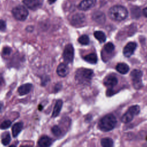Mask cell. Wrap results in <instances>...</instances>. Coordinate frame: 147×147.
<instances>
[{
    "label": "cell",
    "mask_w": 147,
    "mask_h": 147,
    "mask_svg": "<svg viewBox=\"0 0 147 147\" xmlns=\"http://www.w3.org/2000/svg\"><path fill=\"white\" fill-rule=\"evenodd\" d=\"M140 111L139 106L134 105L129 108L128 110L123 115L121 118V121L123 123H128L130 122L133 117L138 114Z\"/></svg>",
    "instance_id": "277c9868"
},
{
    "label": "cell",
    "mask_w": 147,
    "mask_h": 147,
    "mask_svg": "<svg viewBox=\"0 0 147 147\" xmlns=\"http://www.w3.org/2000/svg\"><path fill=\"white\" fill-rule=\"evenodd\" d=\"M114 49V45L111 42H107L104 47V51L108 53H111Z\"/></svg>",
    "instance_id": "d4e9b609"
},
{
    "label": "cell",
    "mask_w": 147,
    "mask_h": 147,
    "mask_svg": "<svg viewBox=\"0 0 147 147\" xmlns=\"http://www.w3.org/2000/svg\"><path fill=\"white\" fill-rule=\"evenodd\" d=\"M52 144V140L47 136H42L38 141V144L40 146L46 147L49 146Z\"/></svg>",
    "instance_id": "2e32d148"
},
{
    "label": "cell",
    "mask_w": 147,
    "mask_h": 147,
    "mask_svg": "<svg viewBox=\"0 0 147 147\" xmlns=\"http://www.w3.org/2000/svg\"><path fill=\"white\" fill-rule=\"evenodd\" d=\"M61 87H62V86H61V84L60 83H57V84H56V86H55V91L56 92L59 91L61 88Z\"/></svg>",
    "instance_id": "4dcf8cb0"
},
{
    "label": "cell",
    "mask_w": 147,
    "mask_h": 147,
    "mask_svg": "<svg viewBox=\"0 0 147 147\" xmlns=\"http://www.w3.org/2000/svg\"><path fill=\"white\" fill-rule=\"evenodd\" d=\"M12 14L16 20L23 21L26 19L29 13L25 7L19 5L13 9Z\"/></svg>",
    "instance_id": "5b68a950"
},
{
    "label": "cell",
    "mask_w": 147,
    "mask_h": 147,
    "mask_svg": "<svg viewBox=\"0 0 147 147\" xmlns=\"http://www.w3.org/2000/svg\"><path fill=\"white\" fill-rule=\"evenodd\" d=\"M131 15L133 18H137L141 15V10L138 7H132L131 9Z\"/></svg>",
    "instance_id": "cb8c5ba5"
},
{
    "label": "cell",
    "mask_w": 147,
    "mask_h": 147,
    "mask_svg": "<svg viewBox=\"0 0 147 147\" xmlns=\"http://www.w3.org/2000/svg\"><path fill=\"white\" fill-rule=\"evenodd\" d=\"M142 13H143V14L146 17H147V7L144 8L143 9V11H142Z\"/></svg>",
    "instance_id": "1f68e13d"
},
{
    "label": "cell",
    "mask_w": 147,
    "mask_h": 147,
    "mask_svg": "<svg viewBox=\"0 0 147 147\" xmlns=\"http://www.w3.org/2000/svg\"><path fill=\"white\" fill-rule=\"evenodd\" d=\"M63 57L64 61L67 63H71L73 61L74 57V49L72 44H69L67 45L64 48Z\"/></svg>",
    "instance_id": "52a82bcc"
},
{
    "label": "cell",
    "mask_w": 147,
    "mask_h": 147,
    "mask_svg": "<svg viewBox=\"0 0 147 147\" xmlns=\"http://www.w3.org/2000/svg\"><path fill=\"white\" fill-rule=\"evenodd\" d=\"M128 14L127 9L119 5H116L111 7L109 11V17L115 21H122L125 20Z\"/></svg>",
    "instance_id": "3957f363"
},
{
    "label": "cell",
    "mask_w": 147,
    "mask_h": 147,
    "mask_svg": "<svg viewBox=\"0 0 147 147\" xmlns=\"http://www.w3.org/2000/svg\"><path fill=\"white\" fill-rule=\"evenodd\" d=\"M93 71L87 68H79L75 73V80L82 84H89L93 76Z\"/></svg>",
    "instance_id": "6da1fadb"
},
{
    "label": "cell",
    "mask_w": 147,
    "mask_h": 147,
    "mask_svg": "<svg viewBox=\"0 0 147 147\" xmlns=\"http://www.w3.org/2000/svg\"><path fill=\"white\" fill-rule=\"evenodd\" d=\"M92 18L94 21L99 24H102L105 23L106 21V17L104 13L100 11H96L94 12L92 14Z\"/></svg>",
    "instance_id": "4fadbf2b"
},
{
    "label": "cell",
    "mask_w": 147,
    "mask_h": 147,
    "mask_svg": "<svg viewBox=\"0 0 147 147\" xmlns=\"http://www.w3.org/2000/svg\"><path fill=\"white\" fill-rule=\"evenodd\" d=\"M51 131H52V133L55 136H57V137L60 136L62 133V131H61V130L60 127L59 126H57V125L53 126L51 129Z\"/></svg>",
    "instance_id": "484cf974"
},
{
    "label": "cell",
    "mask_w": 147,
    "mask_h": 147,
    "mask_svg": "<svg viewBox=\"0 0 147 147\" xmlns=\"http://www.w3.org/2000/svg\"><path fill=\"white\" fill-rule=\"evenodd\" d=\"M142 72L138 69H134L130 73V77L133 85L136 89H140L142 86L141 78Z\"/></svg>",
    "instance_id": "8992f818"
},
{
    "label": "cell",
    "mask_w": 147,
    "mask_h": 147,
    "mask_svg": "<svg viewBox=\"0 0 147 147\" xmlns=\"http://www.w3.org/2000/svg\"><path fill=\"white\" fill-rule=\"evenodd\" d=\"M0 109H1V108H0Z\"/></svg>",
    "instance_id": "836d02e7"
},
{
    "label": "cell",
    "mask_w": 147,
    "mask_h": 147,
    "mask_svg": "<svg viewBox=\"0 0 147 147\" xmlns=\"http://www.w3.org/2000/svg\"><path fill=\"white\" fill-rule=\"evenodd\" d=\"M11 49L9 47H5L3 48L2 52L4 55H9L11 53Z\"/></svg>",
    "instance_id": "f546056e"
},
{
    "label": "cell",
    "mask_w": 147,
    "mask_h": 147,
    "mask_svg": "<svg viewBox=\"0 0 147 147\" xmlns=\"http://www.w3.org/2000/svg\"><path fill=\"white\" fill-rule=\"evenodd\" d=\"M56 72L59 76L65 77L68 75L69 72V68L67 64L61 63L58 65Z\"/></svg>",
    "instance_id": "5bb4252c"
},
{
    "label": "cell",
    "mask_w": 147,
    "mask_h": 147,
    "mask_svg": "<svg viewBox=\"0 0 147 147\" xmlns=\"http://www.w3.org/2000/svg\"><path fill=\"white\" fill-rule=\"evenodd\" d=\"M11 141V137L9 133H6L2 139V143L3 145H8Z\"/></svg>",
    "instance_id": "4316f807"
},
{
    "label": "cell",
    "mask_w": 147,
    "mask_h": 147,
    "mask_svg": "<svg viewBox=\"0 0 147 147\" xmlns=\"http://www.w3.org/2000/svg\"><path fill=\"white\" fill-rule=\"evenodd\" d=\"M117 123L116 118L112 114H109L104 116L99 121L98 126L103 131H109L115 127Z\"/></svg>",
    "instance_id": "7a4b0ae2"
},
{
    "label": "cell",
    "mask_w": 147,
    "mask_h": 147,
    "mask_svg": "<svg viewBox=\"0 0 147 147\" xmlns=\"http://www.w3.org/2000/svg\"><path fill=\"white\" fill-rule=\"evenodd\" d=\"M118 83L117 78L113 75H109L105 77L103 80V84L109 88H112Z\"/></svg>",
    "instance_id": "8fae6325"
},
{
    "label": "cell",
    "mask_w": 147,
    "mask_h": 147,
    "mask_svg": "<svg viewBox=\"0 0 147 147\" xmlns=\"http://www.w3.org/2000/svg\"><path fill=\"white\" fill-rule=\"evenodd\" d=\"M94 37L100 42H103L106 40L105 34L102 31H95L94 33Z\"/></svg>",
    "instance_id": "44dd1931"
},
{
    "label": "cell",
    "mask_w": 147,
    "mask_h": 147,
    "mask_svg": "<svg viewBox=\"0 0 147 147\" xmlns=\"http://www.w3.org/2000/svg\"><path fill=\"white\" fill-rule=\"evenodd\" d=\"M96 0H83L79 3L78 8L81 10H87L95 6Z\"/></svg>",
    "instance_id": "7c38bea8"
},
{
    "label": "cell",
    "mask_w": 147,
    "mask_h": 147,
    "mask_svg": "<svg viewBox=\"0 0 147 147\" xmlns=\"http://www.w3.org/2000/svg\"><path fill=\"white\" fill-rule=\"evenodd\" d=\"M86 20L85 16L83 13H76L74 14L71 20V23L74 26H80L83 24Z\"/></svg>",
    "instance_id": "9c48e42d"
},
{
    "label": "cell",
    "mask_w": 147,
    "mask_h": 147,
    "mask_svg": "<svg viewBox=\"0 0 147 147\" xmlns=\"http://www.w3.org/2000/svg\"><path fill=\"white\" fill-rule=\"evenodd\" d=\"M78 42L82 45H88L89 44L90 39H89V37L87 35L83 34V35H82L80 37H79Z\"/></svg>",
    "instance_id": "603a6c76"
},
{
    "label": "cell",
    "mask_w": 147,
    "mask_h": 147,
    "mask_svg": "<svg viewBox=\"0 0 147 147\" xmlns=\"http://www.w3.org/2000/svg\"><path fill=\"white\" fill-rule=\"evenodd\" d=\"M56 0H48V2L49 4H52L56 2Z\"/></svg>",
    "instance_id": "d6a6232c"
},
{
    "label": "cell",
    "mask_w": 147,
    "mask_h": 147,
    "mask_svg": "<svg viewBox=\"0 0 147 147\" xmlns=\"http://www.w3.org/2000/svg\"><path fill=\"white\" fill-rule=\"evenodd\" d=\"M137 47V44L134 42H130L127 43L123 48V53L125 56L129 57L132 55Z\"/></svg>",
    "instance_id": "30bf717a"
},
{
    "label": "cell",
    "mask_w": 147,
    "mask_h": 147,
    "mask_svg": "<svg viewBox=\"0 0 147 147\" xmlns=\"http://www.w3.org/2000/svg\"><path fill=\"white\" fill-rule=\"evenodd\" d=\"M11 122L9 120H6L3 121L1 125H0V129H6L9 128L11 126Z\"/></svg>",
    "instance_id": "83f0119b"
},
{
    "label": "cell",
    "mask_w": 147,
    "mask_h": 147,
    "mask_svg": "<svg viewBox=\"0 0 147 147\" xmlns=\"http://www.w3.org/2000/svg\"><path fill=\"white\" fill-rule=\"evenodd\" d=\"M84 59L87 62H88L90 64H96L98 61L97 56L94 53H90V54L86 55V56L84 57Z\"/></svg>",
    "instance_id": "ffe728a7"
},
{
    "label": "cell",
    "mask_w": 147,
    "mask_h": 147,
    "mask_svg": "<svg viewBox=\"0 0 147 147\" xmlns=\"http://www.w3.org/2000/svg\"><path fill=\"white\" fill-rule=\"evenodd\" d=\"M6 29V22L2 20H0V30L5 31Z\"/></svg>",
    "instance_id": "f1b7e54d"
},
{
    "label": "cell",
    "mask_w": 147,
    "mask_h": 147,
    "mask_svg": "<svg viewBox=\"0 0 147 147\" xmlns=\"http://www.w3.org/2000/svg\"><path fill=\"white\" fill-rule=\"evenodd\" d=\"M62 106H63V101L60 99L57 100L56 102V104H55L54 109H53V111L52 112V116L53 117H56L59 115V114L61 111Z\"/></svg>",
    "instance_id": "d6986e66"
},
{
    "label": "cell",
    "mask_w": 147,
    "mask_h": 147,
    "mask_svg": "<svg viewBox=\"0 0 147 147\" xmlns=\"http://www.w3.org/2000/svg\"><path fill=\"white\" fill-rule=\"evenodd\" d=\"M116 70L121 74H126L128 72L129 67L126 63H120L117 65Z\"/></svg>",
    "instance_id": "ac0fdd59"
},
{
    "label": "cell",
    "mask_w": 147,
    "mask_h": 147,
    "mask_svg": "<svg viewBox=\"0 0 147 147\" xmlns=\"http://www.w3.org/2000/svg\"><path fill=\"white\" fill-rule=\"evenodd\" d=\"M23 128V123L22 122H18L14 123L12 126V134L14 137H17Z\"/></svg>",
    "instance_id": "e0dca14e"
},
{
    "label": "cell",
    "mask_w": 147,
    "mask_h": 147,
    "mask_svg": "<svg viewBox=\"0 0 147 147\" xmlns=\"http://www.w3.org/2000/svg\"><path fill=\"white\" fill-rule=\"evenodd\" d=\"M24 4L32 10H36L40 8L42 5V0H24Z\"/></svg>",
    "instance_id": "ba28073f"
},
{
    "label": "cell",
    "mask_w": 147,
    "mask_h": 147,
    "mask_svg": "<svg viewBox=\"0 0 147 147\" xmlns=\"http://www.w3.org/2000/svg\"><path fill=\"white\" fill-rule=\"evenodd\" d=\"M32 88V84L26 83L20 86L18 88V92L20 95H24L28 94Z\"/></svg>",
    "instance_id": "9a60e30c"
},
{
    "label": "cell",
    "mask_w": 147,
    "mask_h": 147,
    "mask_svg": "<svg viewBox=\"0 0 147 147\" xmlns=\"http://www.w3.org/2000/svg\"><path fill=\"white\" fill-rule=\"evenodd\" d=\"M101 145L103 147H111L113 146V141L110 138H104L100 141Z\"/></svg>",
    "instance_id": "7402d4cb"
}]
</instances>
